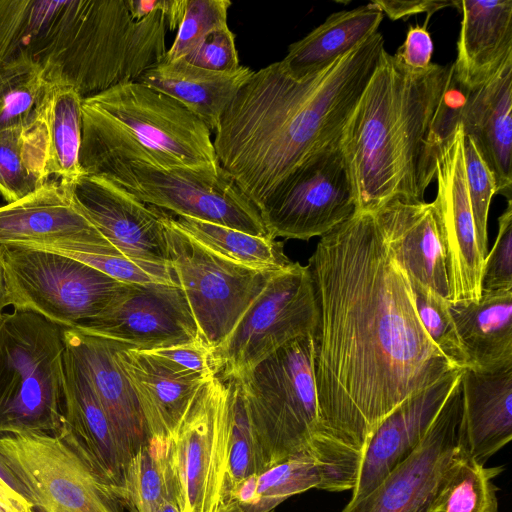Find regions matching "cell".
<instances>
[{
    "mask_svg": "<svg viewBox=\"0 0 512 512\" xmlns=\"http://www.w3.org/2000/svg\"><path fill=\"white\" fill-rule=\"evenodd\" d=\"M322 425L361 466L369 438L404 400L455 368L423 328L409 280L373 212L356 211L309 258Z\"/></svg>",
    "mask_w": 512,
    "mask_h": 512,
    "instance_id": "obj_1",
    "label": "cell"
},
{
    "mask_svg": "<svg viewBox=\"0 0 512 512\" xmlns=\"http://www.w3.org/2000/svg\"><path fill=\"white\" fill-rule=\"evenodd\" d=\"M384 45L376 32L302 78L274 62L240 88L220 119L213 146L219 166L259 210L305 160L339 143Z\"/></svg>",
    "mask_w": 512,
    "mask_h": 512,
    "instance_id": "obj_2",
    "label": "cell"
},
{
    "mask_svg": "<svg viewBox=\"0 0 512 512\" xmlns=\"http://www.w3.org/2000/svg\"><path fill=\"white\" fill-rule=\"evenodd\" d=\"M167 31L162 12L135 20L126 0H0V67L30 60L86 98L161 62Z\"/></svg>",
    "mask_w": 512,
    "mask_h": 512,
    "instance_id": "obj_3",
    "label": "cell"
},
{
    "mask_svg": "<svg viewBox=\"0 0 512 512\" xmlns=\"http://www.w3.org/2000/svg\"><path fill=\"white\" fill-rule=\"evenodd\" d=\"M451 64L423 70L383 50L339 140L357 211L424 201L435 178L437 115Z\"/></svg>",
    "mask_w": 512,
    "mask_h": 512,
    "instance_id": "obj_4",
    "label": "cell"
},
{
    "mask_svg": "<svg viewBox=\"0 0 512 512\" xmlns=\"http://www.w3.org/2000/svg\"><path fill=\"white\" fill-rule=\"evenodd\" d=\"M313 355V335L307 334L284 344L237 379L266 469L290 457L307 456L323 472L322 490H352L359 468L322 425Z\"/></svg>",
    "mask_w": 512,
    "mask_h": 512,
    "instance_id": "obj_5",
    "label": "cell"
},
{
    "mask_svg": "<svg viewBox=\"0 0 512 512\" xmlns=\"http://www.w3.org/2000/svg\"><path fill=\"white\" fill-rule=\"evenodd\" d=\"M63 328L29 311L0 323V437L44 433L64 425Z\"/></svg>",
    "mask_w": 512,
    "mask_h": 512,
    "instance_id": "obj_6",
    "label": "cell"
},
{
    "mask_svg": "<svg viewBox=\"0 0 512 512\" xmlns=\"http://www.w3.org/2000/svg\"><path fill=\"white\" fill-rule=\"evenodd\" d=\"M81 169L86 174L103 175L140 201L171 214L269 236L259 209L221 167L162 168L109 159L88 163Z\"/></svg>",
    "mask_w": 512,
    "mask_h": 512,
    "instance_id": "obj_7",
    "label": "cell"
},
{
    "mask_svg": "<svg viewBox=\"0 0 512 512\" xmlns=\"http://www.w3.org/2000/svg\"><path fill=\"white\" fill-rule=\"evenodd\" d=\"M0 259L10 306L36 313L62 328H75L100 315L128 287L53 251L0 245Z\"/></svg>",
    "mask_w": 512,
    "mask_h": 512,
    "instance_id": "obj_8",
    "label": "cell"
},
{
    "mask_svg": "<svg viewBox=\"0 0 512 512\" xmlns=\"http://www.w3.org/2000/svg\"><path fill=\"white\" fill-rule=\"evenodd\" d=\"M317 310L307 265L276 271L228 337L211 351L214 375L239 378L284 344L313 334Z\"/></svg>",
    "mask_w": 512,
    "mask_h": 512,
    "instance_id": "obj_9",
    "label": "cell"
},
{
    "mask_svg": "<svg viewBox=\"0 0 512 512\" xmlns=\"http://www.w3.org/2000/svg\"><path fill=\"white\" fill-rule=\"evenodd\" d=\"M0 458L38 512H124L115 491L57 436L0 437Z\"/></svg>",
    "mask_w": 512,
    "mask_h": 512,
    "instance_id": "obj_10",
    "label": "cell"
},
{
    "mask_svg": "<svg viewBox=\"0 0 512 512\" xmlns=\"http://www.w3.org/2000/svg\"><path fill=\"white\" fill-rule=\"evenodd\" d=\"M164 223L170 265L200 338L212 351L228 337L276 271L251 269L208 250L173 226L167 211Z\"/></svg>",
    "mask_w": 512,
    "mask_h": 512,
    "instance_id": "obj_11",
    "label": "cell"
},
{
    "mask_svg": "<svg viewBox=\"0 0 512 512\" xmlns=\"http://www.w3.org/2000/svg\"><path fill=\"white\" fill-rule=\"evenodd\" d=\"M167 168H218L211 131L185 106L139 81L84 98Z\"/></svg>",
    "mask_w": 512,
    "mask_h": 512,
    "instance_id": "obj_12",
    "label": "cell"
},
{
    "mask_svg": "<svg viewBox=\"0 0 512 512\" xmlns=\"http://www.w3.org/2000/svg\"><path fill=\"white\" fill-rule=\"evenodd\" d=\"M259 211L275 239L322 237L350 218L357 206L339 143L305 160Z\"/></svg>",
    "mask_w": 512,
    "mask_h": 512,
    "instance_id": "obj_13",
    "label": "cell"
},
{
    "mask_svg": "<svg viewBox=\"0 0 512 512\" xmlns=\"http://www.w3.org/2000/svg\"><path fill=\"white\" fill-rule=\"evenodd\" d=\"M228 405L224 380L199 389L170 437L182 491V512H217L228 454Z\"/></svg>",
    "mask_w": 512,
    "mask_h": 512,
    "instance_id": "obj_14",
    "label": "cell"
},
{
    "mask_svg": "<svg viewBox=\"0 0 512 512\" xmlns=\"http://www.w3.org/2000/svg\"><path fill=\"white\" fill-rule=\"evenodd\" d=\"M0 245L122 256L81 211L73 184L59 180L0 205Z\"/></svg>",
    "mask_w": 512,
    "mask_h": 512,
    "instance_id": "obj_15",
    "label": "cell"
},
{
    "mask_svg": "<svg viewBox=\"0 0 512 512\" xmlns=\"http://www.w3.org/2000/svg\"><path fill=\"white\" fill-rule=\"evenodd\" d=\"M463 130L458 123L436 151L435 178L439 225L446 251L450 303L477 301L482 294L481 255L469 199L463 151Z\"/></svg>",
    "mask_w": 512,
    "mask_h": 512,
    "instance_id": "obj_16",
    "label": "cell"
},
{
    "mask_svg": "<svg viewBox=\"0 0 512 512\" xmlns=\"http://www.w3.org/2000/svg\"><path fill=\"white\" fill-rule=\"evenodd\" d=\"M75 328L139 351L201 340L183 290L169 284H128L104 312Z\"/></svg>",
    "mask_w": 512,
    "mask_h": 512,
    "instance_id": "obj_17",
    "label": "cell"
},
{
    "mask_svg": "<svg viewBox=\"0 0 512 512\" xmlns=\"http://www.w3.org/2000/svg\"><path fill=\"white\" fill-rule=\"evenodd\" d=\"M462 403L460 377L414 452L375 489L350 500L341 512H429L438 481L457 445Z\"/></svg>",
    "mask_w": 512,
    "mask_h": 512,
    "instance_id": "obj_18",
    "label": "cell"
},
{
    "mask_svg": "<svg viewBox=\"0 0 512 512\" xmlns=\"http://www.w3.org/2000/svg\"><path fill=\"white\" fill-rule=\"evenodd\" d=\"M73 194L84 215L122 256L170 264L166 211L99 174L83 173L73 183Z\"/></svg>",
    "mask_w": 512,
    "mask_h": 512,
    "instance_id": "obj_19",
    "label": "cell"
},
{
    "mask_svg": "<svg viewBox=\"0 0 512 512\" xmlns=\"http://www.w3.org/2000/svg\"><path fill=\"white\" fill-rule=\"evenodd\" d=\"M461 374L462 369L450 371L404 400L379 424L368 440L350 500L370 493L414 452Z\"/></svg>",
    "mask_w": 512,
    "mask_h": 512,
    "instance_id": "obj_20",
    "label": "cell"
},
{
    "mask_svg": "<svg viewBox=\"0 0 512 512\" xmlns=\"http://www.w3.org/2000/svg\"><path fill=\"white\" fill-rule=\"evenodd\" d=\"M63 338L107 414L126 467L150 435L137 395L119 360L118 342L77 328H63Z\"/></svg>",
    "mask_w": 512,
    "mask_h": 512,
    "instance_id": "obj_21",
    "label": "cell"
},
{
    "mask_svg": "<svg viewBox=\"0 0 512 512\" xmlns=\"http://www.w3.org/2000/svg\"><path fill=\"white\" fill-rule=\"evenodd\" d=\"M373 213L402 270L450 302L446 251L434 202L395 199Z\"/></svg>",
    "mask_w": 512,
    "mask_h": 512,
    "instance_id": "obj_22",
    "label": "cell"
},
{
    "mask_svg": "<svg viewBox=\"0 0 512 512\" xmlns=\"http://www.w3.org/2000/svg\"><path fill=\"white\" fill-rule=\"evenodd\" d=\"M64 374V425L57 437L72 448L120 499L125 459L87 375L67 348Z\"/></svg>",
    "mask_w": 512,
    "mask_h": 512,
    "instance_id": "obj_23",
    "label": "cell"
},
{
    "mask_svg": "<svg viewBox=\"0 0 512 512\" xmlns=\"http://www.w3.org/2000/svg\"><path fill=\"white\" fill-rule=\"evenodd\" d=\"M457 447L485 464L512 439V365L462 369Z\"/></svg>",
    "mask_w": 512,
    "mask_h": 512,
    "instance_id": "obj_24",
    "label": "cell"
},
{
    "mask_svg": "<svg viewBox=\"0 0 512 512\" xmlns=\"http://www.w3.org/2000/svg\"><path fill=\"white\" fill-rule=\"evenodd\" d=\"M459 123L491 171L497 194L512 200V60L469 92Z\"/></svg>",
    "mask_w": 512,
    "mask_h": 512,
    "instance_id": "obj_25",
    "label": "cell"
},
{
    "mask_svg": "<svg viewBox=\"0 0 512 512\" xmlns=\"http://www.w3.org/2000/svg\"><path fill=\"white\" fill-rule=\"evenodd\" d=\"M462 13L453 73L473 91L512 60V1H455Z\"/></svg>",
    "mask_w": 512,
    "mask_h": 512,
    "instance_id": "obj_26",
    "label": "cell"
},
{
    "mask_svg": "<svg viewBox=\"0 0 512 512\" xmlns=\"http://www.w3.org/2000/svg\"><path fill=\"white\" fill-rule=\"evenodd\" d=\"M119 360L137 395L150 437L170 438L207 381L174 372L156 357L118 342Z\"/></svg>",
    "mask_w": 512,
    "mask_h": 512,
    "instance_id": "obj_27",
    "label": "cell"
},
{
    "mask_svg": "<svg viewBox=\"0 0 512 512\" xmlns=\"http://www.w3.org/2000/svg\"><path fill=\"white\" fill-rule=\"evenodd\" d=\"M246 66L217 72L194 66L184 58L162 60L147 69L137 81L180 102L215 132L226 108L252 76Z\"/></svg>",
    "mask_w": 512,
    "mask_h": 512,
    "instance_id": "obj_28",
    "label": "cell"
},
{
    "mask_svg": "<svg viewBox=\"0 0 512 512\" xmlns=\"http://www.w3.org/2000/svg\"><path fill=\"white\" fill-rule=\"evenodd\" d=\"M467 367L512 365V289L482 291L477 301L450 303Z\"/></svg>",
    "mask_w": 512,
    "mask_h": 512,
    "instance_id": "obj_29",
    "label": "cell"
},
{
    "mask_svg": "<svg viewBox=\"0 0 512 512\" xmlns=\"http://www.w3.org/2000/svg\"><path fill=\"white\" fill-rule=\"evenodd\" d=\"M384 18L372 3L341 10L288 47L281 60L295 78L317 73L377 32Z\"/></svg>",
    "mask_w": 512,
    "mask_h": 512,
    "instance_id": "obj_30",
    "label": "cell"
},
{
    "mask_svg": "<svg viewBox=\"0 0 512 512\" xmlns=\"http://www.w3.org/2000/svg\"><path fill=\"white\" fill-rule=\"evenodd\" d=\"M120 500L130 512H156L166 500L183 505L170 438L153 437L128 461Z\"/></svg>",
    "mask_w": 512,
    "mask_h": 512,
    "instance_id": "obj_31",
    "label": "cell"
},
{
    "mask_svg": "<svg viewBox=\"0 0 512 512\" xmlns=\"http://www.w3.org/2000/svg\"><path fill=\"white\" fill-rule=\"evenodd\" d=\"M83 97L74 88L50 83L38 114L43 122L52 180L73 184L82 174Z\"/></svg>",
    "mask_w": 512,
    "mask_h": 512,
    "instance_id": "obj_32",
    "label": "cell"
},
{
    "mask_svg": "<svg viewBox=\"0 0 512 512\" xmlns=\"http://www.w3.org/2000/svg\"><path fill=\"white\" fill-rule=\"evenodd\" d=\"M52 181L43 122L0 131V194L7 203L16 202Z\"/></svg>",
    "mask_w": 512,
    "mask_h": 512,
    "instance_id": "obj_33",
    "label": "cell"
},
{
    "mask_svg": "<svg viewBox=\"0 0 512 512\" xmlns=\"http://www.w3.org/2000/svg\"><path fill=\"white\" fill-rule=\"evenodd\" d=\"M168 221L208 250L242 266L277 271L291 261L285 255L283 243L266 236H255L223 225L174 215L167 212Z\"/></svg>",
    "mask_w": 512,
    "mask_h": 512,
    "instance_id": "obj_34",
    "label": "cell"
},
{
    "mask_svg": "<svg viewBox=\"0 0 512 512\" xmlns=\"http://www.w3.org/2000/svg\"><path fill=\"white\" fill-rule=\"evenodd\" d=\"M323 482V472L312 458L294 456L241 481L225 504L236 503L246 512H273L291 496L312 488L322 490Z\"/></svg>",
    "mask_w": 512,
    "mask_h": 512,
    "instance_id": "obj_35",
    "label": "cell"
},
{
    "mask_svg": "<svg viewBox=\"0 0 512 512\" xmlns=\"http://www.w3.org/2000/svg\"><path fill=\"white\" fill-rule=\"evenodd\" d=\"M502 471L503 466L485 467L456 445L429 512H498V488L492 479Z\"/></svg>",
    "mask_w": 512,
    "mask_h": 512,
    "instance_id": "obj_36",
    "label": "cell"
},
{
    "mask_svg": "<svg viewBox=\"0 0 512 512\" xmlns=\"http://www.w3.org/2000/svg\"><path fill=\"white\" fill-rule=\"evenodd\" d=\"M224 381L227 389L229 436L221 506L241 481L266 469L247 411L240 380L231 378Z\"/></svg>",
    "mask_w": 512,
    "mask_h": 512,
    "instance_id": "obj_37",
    "label": "cell"
},
{
    "mask_svg": "<svg viewBox=\"0 0 512 512\" xmlns=\"http://www.w3.org/2000/svg\"><path fill=\"white\" fill-rule=\"evenodd\" d=\"M49 85L42 68L30 60L20 58L0 67V131L31 124Z\"/></svg>",
    "mask_w": 512,
    "mask_h": 512,
    "instance_id": "obj_38",
    "label": "cell"
},
{
    "mask_svg": "<svg viewBox=\"0 0 512 512\" xmlns=\"http://www.w3.org/2000/svg\"><path fill=\"white\" fill-rule=\"evenodd\" d=\"M407 278L418 317L428 336L451 365L458 369L467 367V359L449 310L450 302L408 275Z\"/></svg>",
    "mask_w": 512,
    "mask_h": 512,
    "instance_id": "obj_39",
    "label": "cell"
},
{
    "mask_svg": "<svg viewBox=\"0 0 512 512\" xmlns=\"http://www.w3.org/2000/svg\"><path fill=\"white\" fill-rule=\"evenodd\" d=\"M230 0H185L176 37L167 49L164 61L185 58L209 34L228 25Z\"/></svg>",
    "mask_w": 512,
    "mask_h": 512,
    "instance_id": "obj_40",
    "label": "cell"
},
{
    "mask_svg": "<svg viewBox=\"0 0 512 512\" xmlns=\"http://www.w3.org/2000/svg\"><path fill=\"white\" fill-rule=\"evenodd\" d=\"M49 251V250H48ZM94 267L107 276L125 284L179 285L170 264H159L124 256L53 251Z\"/></svg>",
    "mask_w": 512,
    "mask_h": 512,
    "instance_id": "obj_41",
    "label": "cell"
},
{
    "mask_svg": "<svg viewBox=\"0 0 512 512\" xmlns=\"http://www.w3.org/2000/svg\"><path fill=\"white\" fill-rule=\"evenodd\" d=\"M464 164L477 242L481 255L487 253V223L492 197L497 194L494 177L480 156L472 139L463 136Z\"/></svg>",
    "mask_w": 512,
    "mask_h": 512,
    "instance_id": "obj_42",
    "label": "cell"
},
{
    "mask_svg": "<svg viewBox=\"0 0 512 512\" xmlns=\"http://www.w3.org/2000/svg\"><path fill=\"white\" fill-rule=\"evenodd\" d=\"M481 286L482 291L512 289V200L498 219V234L484 261Z\"/></svg>",
    "mask_w": 512,
    "mask_h": 512,
    "instance_id": "obj_43",
    "label": "cell"
},
{
    "mask_svg": "<svg viewBox=\"0 0 512 512\" xmlns=\"http://www.w3.org/2000/svg\"><path fill=\"white\" fill-rule=\"evenodd\" d=\"M184 59L194 66L217 72L234 71L241 66L235 34L228 25L209 34Z\"/></svg>",
    "mask_w": 512,
    "mask_h": 512,
    "instance_id": "obj_44",
    "label": "cell"
},
{
    "mask_svg": "<svg viewBox=\"0 0 512 512\" xmlns=\"http://www.w3.org/2000/svg\"><path fill=\"white\" fill-rule=\"evenodd\" d=\"M176 373L210 380L215 377L211 366V350L202 341L144 351Z\"/></svg>",
    "mask_w": 512,
    "mask_h": 512,
    "instance_id": "obj_45",
    "label": "cell"
},
{
    "mask_svg": "<svg viewBox=\"0 0 512 512\" xmlns=\"http://www.w3.org/2000/svg\"><path fill=\"white\" fill-rule=\"evenodd\" d=\"M434 46L426 26L410 25L403 44L394 56L405 66L423 70L430 66Z\"/></svg>",
    "mask_w": 512,
    "mask_h": 512,
    "instance_id": "obj_46",
    "label": "cell"
},
{
    "mask_svg": "<svg viewBox=\"0 0 512 512\" xmlns=\"http://www.w3.org/2000/svg\"><path fill=\"white\" fill-rule=\"evenodd\" d=\"M377 7L383 15H387L391 20L406 19L412 15L426 13L427 18L424 26L430 17L440 9L448 6H455V1H432V0H415V1H386L375 0L370 2Z\"/></svg>",
    "mask_w": 512,
    "mask_h": 512,
    "instance_id": "obj_47",
    "label": "cell"
},
{
    "mask_svg": "<svg viewBox=\"0 0 512 512\" xmlns=\"http://www.w3.org/2000/svg\"><path fill=\"white\" fill-rule=\"evenodd\" d=\"M130 14L141 20L155 12H162L168 29L175 31L181 19L182 0H126Z\"/></svg>",
    "mask_w": 512,
    "mask_h": 512,
    "instance_id": "obj_48",
    "label": "cell"
},
{
    "mask_svg": "<svg viewBox=\"0 0 512 512\" xmlns=\"http://www.w3.org/2000/svg\"><path fill=\"white\" fill-rule=\"evenodd\" d=\"M7 306H10V301H9L8 292H7V288H6L4 270H3L2 262L0 259V323H1V320L4 315L3 310Z\"/></svg>",
    "mask_w": 512,
    "mask_h": 512,
    "instance_id": "obj_49",
    "label": "cell"
},
{
    "mask_svg": "<svg viewBox=\"0 0 512 512\" xmlns=\"http://www.w3.org/2000/svg\"><path fill=\"white\" fill-rule=\"evenodd\" d=\"M156 512H182V507L176 500H166L159 506Z\"/></svg>",
    "mask_w": 512,
    "mask_h": 512,
    "instance_id": "obj_50",
    "label": "cell"
},
{
    "mask_svg": "<svg viewBox=\"0 0 512 512\" xmlns=\"http://www.w3.org/2000/svg\"><path fill=\"white\" fill-rule=\"evenodd\" d=\"M217 512H246L244 511L239 505L236 503H228L223 506H221Z\"/></svg>",
    "mask_w": 512,
    "mask_h": 512,
    "instance_id": "obj_51",
    "label": "cell"
},
{
    "mask_svg": "<svg viewBox=\"0 0 512 512\" xmlns=\"http://www.w3.org/2000/svg\"><path fill=\"white\" fill-rule=\"evenodd\" d=\"M0 512H12L11 510H9L8 508H6L4 505H2L0 503Z\"/></svg>",
    "mask_w": 512,
    "mask_h": 512,
    "instance_id": "obj_52",
    "label": "cell"
}]
</instances>
